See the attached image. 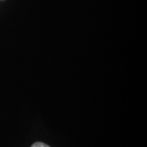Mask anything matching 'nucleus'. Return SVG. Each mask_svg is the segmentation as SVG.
<instances>
[{
  "label": "nucleus",
  "mask_w": 147,
  "mask_h": 147,
  "mask_svg": "<svg viewBox=\"0 0 147 147\" xmlns=\"http://www.w3.org/2000/svg\"><path fill=\"white\" fill-rule=\"evenodd\" d=\"M31 147H50L49 146L46 145L45 143L42 142H35L34 144H33Z\"/></svg>",
  "instance_id": "f257e3e1"
}]
</instances>
